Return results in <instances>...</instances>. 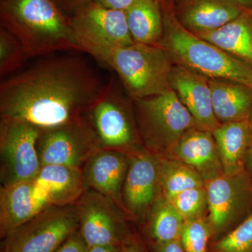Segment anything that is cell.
Masks as SVG:
<instances>
[{
	"label": "cell",
	"instance_id": "4",
	"mask_svg": "<svg viewBox=\"0 0 252 252\" xmlns=\"http://www.w3.org/2000/svg\"><path fill=\"white\" fill-rule=\"evenodd\" d=\"M91 56L117 73L133 99L171 90L170 77L175 63L162 46L134 43L102 50Z\"/></svg>",
	"mask_w": 252,
	"mask_h": 252
},
{
	"label": "cell",
	"instance_id": "34",
	"mask_svg": "<svg viewBox=\"0 0 252 252\" xmlns=\"http://www.w3.org/2000/svg\"><path fill=\"white\" fill-rule=\"evenodd\" d=\"M226 1L236 5L245 11L252 12V0H226Z\"/></svg>",
	"mask_w": 252,
	"mask_h": 252
},
{
	"label": "cell",
	"instance_id": "14",
	"mask_svg": "<svg viewBox=\"0 0 252 252\" xmlns=\"http://www.w3.org/2000/svg\"><path fill=\"white\" fill-rule=\"evenodd\" d=\"M77 209L81 235L89 248L116 245L118 220L109 198L94 192L86 193Z\"/></svg>",
	"mask_w": 252,
	"mask_h": 252
},
{
	"label": "cell",
	"instance_id": "12",
	"mask_svg": "<svg viewBox=\"0 0 252 252\" xmlns=\"http://www.w3.org/2000/svg\"><path fill=\"white\" fill-rule=\"evenodd\" d=\"M212 233L217 234L234 220L241 210L247 195L246 185L242 173L227 175L224 172L205 181Z\"/></svg>",
	"mask_w": 252,
	"mask_h": 252
},
{
	"label": "cell",
	"instance_id": "1",
	"mask_svg": "<svg viewBox=\"0 0 252 252\" xmlns=\"http://www.w3.org/2000/svg\"><path fill=\"white\" fill-rule=\"evenodd\" d=\"M111 81L78 52L39 58L1 81V119L28 123L41 130L77 122L103 97Z\"/></svg>",
	"mask_w": 252,
	"mask_h": 252
},
{
	"label": "cell",
	"instance_id": "8",
	"mask_svg": "<svg viewBox=\"0 0 252 252\" xmlns=\"http://www.w3.org/2000/svg\"><path fill=\"white\" fill-rule=\"evenodd\" d=\"M134 100L144 137L152 143L172 150L186 132L196 127L191 114L172 89Z\"/></svg>",
	"mask_w": 252,
	"mask_h": 252
},
{
	"label": "cell",
	"instance_id": "36",
	"mask_svg": "<svg viewBox=\"0 0 252 252\" xmlns=\"http://www.w3.org/2000/svg\"><path fill=\"white\" fill-rule=\"evenodd\" d=\"M120 252H144L136 244H127L123 246Z\"/></svg>",
	"mask_w": 252,
	"mask_h": 252
},
{
	"label": "cell",
	"instance_id": "29",
	"mask_svg": "<svg viewBox=\"0 0 252 252\" xmlns=\"http://www.w3.org/2000/svg\"><path fill=\"white\" fill-rule=\"evenodd\" d=\"M215 252H252V215L214 246Z\"/></svg>",
	"mask_w": 252,
	"mask_h": 252
},
{
	"label": "cell",
	"instance_id": "2",
	"mask_svg": "<svg viewBox=\"0 0 252 252\" xmlns=\"http://www.w3.org/2000/svg\"><path fill=\"white\" fill-rule=\"evenodd\" d=\"M1 27L22 45L28 59L57 53L81 52L70 18L54 0H1Z\"/></svg>",
	"mask_w": 252,
	"mask_h": 252
},
{
	"label": "cell",
	"instance_id": "6",
	"mask_svg": "<svg viewBox=\"0 0 252 252\" xmlns=\"http://www.w3.org/2000/svg\"><path fill=\"white\" fill-rule=\"evenodd\" d=\"M40 132L28 123L1 119V187L35 179L41 167L37 150Z\"/></svg>",
	"mask_w": 252,
	"mask_h": 252
},
{
	"label": "cell",
	"instance_id": "5",
	"mask_svg": "<svg viewBox=\"0 0 252 252\" xmlns=\"http://www.w3.org/2000/svg\"><path fill=\"white\" fill-rule=\"evenodd\" d=\"M79 225L77 208L52 206L7 236L3 252H54Z\"/></svg>",
	"mask_w": 252,
	"mask_h": 252
},
{
	"label": "cell",
	"instance_id": "31",
	"mask_svg": "<svg viewBox=\"0 0 252 252\" xmlns=\"http://www.w3.org/2000/svg\"><path fill=\"white\" fill-rule=\"evenodd\" d=\"M60 9L64 10L72 15L81 8L92 2L93 0H54Z\"/></svg>",
	"mask_w": 252,
	"mask_h": 252
},
{
	"label": "cell",
	"instance_id": "28",
	"mask_svg": "<svg viewBox=\"0 0 252 252\" xmlns=\"http://www.w3.org/2000/svg\"><path fill=\"white\" fill-rule=\"evenodd\" d=\"M211 233L210 223L203 217L185 221L180 235L185 252H207Z\"/></svg>",
	"mask_w": 252,
	"mask_h": 252
},
{
	"label": "cell",
	"instance_id": "10",
	"mask_svg": "<svg viewBox=\"0 0 252 252\" xmlns=\"http://www.w3.org/2000/svg\"><path fill=\"white\" fill-rule=\"evenodd\" d=\"M89 114L101 145L104 147L122 148L133 142L135 133L132 123L124 101L116 91L112 79L107 93Z\"/></svg>",
	"mask_w": 252,
	"mask_h": 252
},
{
	"label": "cell",
	"instance_id": "23",
	"mask_svg": "<svg viewBox=\"0 0 252 252\" xmlns=\"http://www.w3.org/2000/svg\"><path fill=\"white\" fill-rule=\"evenodd\" d=\"M134 42L160 46L164 34L163 16L157 0H135L126 11Z\"/></svg>",
	"mask_w": 252,
	"mask_h": 252
},
{
	"label": "cell",
	"instance_id": "15",
	"mask_svg": "<svg viewBox=\"0 0 252 252\" xmlns=\"http://www.w3.org/2000/svg\"><path fill=\"white\" fill-rule=\"evenodd\" d=\"M245 11L226 0H182L175 13L186 29L200 35L216 31Z\"/></svg>",
	"mask_w": 252,
	"mask_h": 252
},
{
	"label": "cell",
	"instance_id": "13",
	"mask_svg": "<svg viewBox=\"0 0 252 252\" xmlns=\"http://www.w3.org/2000/svg\"><path fill=\"white\" fill-rule=\"evenodd\" d=\"M32 182L33 196L40 212L72 201L86 184L79 168L58 165H43Z\"/></svg>",
	"mask_w": 252,
	"mask_h": 252
},
{
	"label": "cell",
	"instance_id": "19",
	"mask_svg": "<svg viewBox=\"0 0 252 252\" xmlns=\"http://www.w3.org/2000/svg\"><path fill=\"white\" fill-rule=\"evenodd\" d=\"M223 171L227 175L242 173L248 157L251 137L250 119L220 124L212 132Z\"/></svg>",
	"mask_w": 252,
	"mask_h": 252
},
{
	"label": "cell",
	"instance_id": "20",
	"mask_svg": "<svg viewBox=\"0 0 252 252\" xmlns=\"http://www.w3.org/2000/svg\"><path fill=\"white\" fill-rule=\"evenodd\" d=\"M39 212L33 196L32 181L1 187L0 195L1 237L9 236Z\"/></svg>",
	"mask_w": 252,
	"mask_h": 252
},
{
	"label": "cell",
	"instance_id": "17",
	"mask_svg": "<svg viewBox=\"0 0 252 252\" xmlns=\"http://www.w3.org/2000/svg\"><path fill=\"white\" fill-rule=\"evenodd\" d=\"M159 182L158 160L149 154H141L131 162L124 184V197L132 211H143L157 195Z\"/></svg>",
	"mask_w": 252,
	"mask_h": 252
},
{
	"label": "cell",
	"instance_id": "21",
	"mask_svg": "<svg viewBox=\"0 0 252 252\" xmlns=\"http://www.w3.org/2000/svg\"><path fill=\"white\" fill-rule=\"evenodd\" d=\"M212 106L220 124L250 119L252 89L224 79H209Z\"/></svg>",
	"mask_w": 252,
	"mask_h": 252
},
{
	"label": "cell",
	"instance_id": "18",
	"mask_svg": "<svg viewBox=\"0 0 252 252\" xmlns=\"http://www.w3.org/2000/svg\"><path fill=\"white\" fill-rule=\"evenodd\" d=\"M125 156L116 151L100 150L91 158L86 165L85 182L109 200H115L127 171Z\"/></svg>",
	"mask_w": 252,
	"mask_h": 252
},
{
	"label": "cell",
	"instance_id": "30",
	"mask_svg": "<svg viewBox=\"0 0 252 252\" xmlns=\"http://www.w3.org/2000/svg\"><path fill=\"white\" fill-rule=\"evenodd\" d=\"M88 250L89 247L81 235L74 233L54 252H87Z\"/></svg>",
	"mask_w": 252,
	"mask_h": 252
},
{
	"label": "cell",
	"instance_id": "38",
	"mask_svg": "<svg viewBox=\"0 0 252 252\" xmlns=\"http://www.w3.org/2000/svg\"><path fill=\"white\" fill-rule=\"evenodd\" d=\"M158 1H159V2L161 3L162 1H165V0H157Z\"/></svg>",
	"mask_w": 252,
	"mask_h": 252
},
{
	"label": "cell",
	"instance_id": "11",
	"mask_svg": "<svg viewBox=\"0 0 252 252\" xmlns=\"http://www.w3.org/2000/svg\"><path fill=\"white\" fill-rule=\"evenodd\" d=\"M170 86L191 114L197 128L212 132L220 125L214 112L208 78L175 64Z\"/></svg>",
	"mask_w": 252,
	"mask_h": 252
},
{
	"label": "cell",
	"instance_id": "32",
	"mask_svg": "<svg viewBox=\"0 0 252 252\" xmlns=\"http://www.w3.org/2000/svg\"><path fill=\"white\" fill-rule=\"evenodd\" d=\"M93 1L107 9L126 11L135 0H93Z\"/></svg>",
	"mask_w": 252,
	"mask_h": 252
},
{
	"label": "cell",
	"instance_id": "35",
	"mask_svg": "<svg viewBox=\"0 0 252 252\" xmlns=\"http://www.w3.org/2000/svg\"><path fill=\"white\" fill-rule=\"evenodd\" d=\"M87 252H118L116 245H102L89 248Z\"/></svg>",
	"mask_w": 252,
	"mask_h": 252
},
{
	"label": "cell",
	"instance_id": "16",
	"mask_svg": "<svg viewBox=\"0 0 252 252\" xmlns=\"http://www.w3.org/2000/svg\"><path fill=\"white\" fill-rule=\"evenodd\" d=\"M172 152L178 160L196 170L205 182L223 172L216 142L210 131L190 129Z\"/></svg>",
	"mask_w": 252,
	"mask_h": 252
},
{
	"label": "cell",
	"instance_id": "33",
	"mask_svg": "<svg viewBox=\"0 0 252 252\" xmlns=\"http://www.w3.org/2000/svg\"><path fill=\"white\" fill-rule=\"evenodd\" d=\"M158 252H185L180 242V239L168 242V243L157 244Z\"/></svg>",
	"mask_w": 252,
	"mask_h": 252
},
{
	"label": "cell",
	"instance_id": "22",
	"mask_svg": "<svg viewBox=\"0 0 252 252\" xmlns=\"http://www.w3.org/2000/svg\"><path fill=\"white\" fill-rule=\"evenodd\" d=\"M252 13L245 11L216 31L197 36L252 67Z\"/></svg>",
	"mask_w": 252,
	"mask_h": 252
},
{
	"label": "cell",
	"instance_id": "27",
	"mask_svg": "<svg viewBox=\"0 0 252 252\" xmlns=\"http://www.w3.org/2000/svg\"><path fill=\"white\" fill-rule=\"evenodd\" d=\"M166 199L175 207L185 221L203 217L207 207L205 186L189 189Z\"/></svg>",
	"mask_w": 252,
	"mask_h": 252
},
{
	"label": "cell",
	"instance_id": "3",
	"mask_svg": "<svg viewBox=\"0 0 252 252\" xmlns=\"http://www.w3.org/2000/svg\"><path fill=\"white\" fill-rule=\"evenodd\" d=\"M162 12L164 34L160 46L175 64L209 79L235 81L252 89V66L186 29L171 4L165 3Z\"/></svg>",
	"mask_w": 252,
	"mask_h": 252
},
{
	"label": "cell",
	"instance_id": "7",
	"mask_svg": "<svg viewBox=\"0 0 252 252\" xmlns=\"http://www.w3.org/2000/svg\"><path fill=\"white\" fill-rule=\"evenodd\" d=\"M70 22L81 52L90 56L102 50L135 43L129 31L126 11L107 9L92 1L76 11Z\"/></svg>",
	"mask_w": 252,
	"mask_h": 252
},
{
	"label": "cell",
	"instance_id": "26",
	"mask_svg": "<svg viewBox=\"0 0 252 252\" xmlns=\"http://www.w3.org/2000/svg\"><path fill=\"white\" fill-rule=\"evenodd\" d=\"M28 59L18 39L4 28H0V76L10 77L26 67Z\"/></svg>",
	"mask_w": 252,
	"mask_h": 252
},
{
	"label": "cell",
	"instance_id": "25",
	"mask_svg": "<svg viewBox=\"0 0 252 252\" xmlns=\"http://www.w3.org/2000/svg\"><path fill=\"white\" fill-rule=\"evenodd\" d=\"M151 219V233L157 244L180 239L185 220L165 197L156 201Z\"/></svg>",
	"mask_w": 252,
	"mask_h": 252
},
{
	"label": "cell",
	"instance_id": "24",
	"mask_svg": "<svg viewBox=\"0 0 252 252\" xmlns=\"http://www.w3.org/2000/svg\"><path fill=\"white\" fill-rule=\"evenodd\" d=\"M159 182L165 198L189 190L205 187L202 176L180 160H158Z\"/></svg>",
	"mask_w": 252,
	"mask_h": 252
},
{
	"label": "cell",
	"instance_id": "37",
	"mask_svg": "<svg viewBox=\"0 0 252 252\" xmlns=\"http://www.w3.org/2000/svg\"><path fill=\"white\" fill-rule=\"evenodd\" d=\"M250 126H251V137H250V147H249L247 158L248 160L249 165L252 168V120L250 121Z\"/></svg>",
	"mask_w": 252,
	"mask_h": 252
},
{
	"label": "cell",
	"instance_id": "9",
	"mask_svg": "<svg viewBox=\"0 0 252 252\" xmlns=\"http://www.w3.org/2000/svg\"><path fill=\"white\" fill-rule=\"evenodd\" d=\"M101 147L94 127L84 119L41 130L37 142L41 166L58 165L79 168L83 162L100 151Z\"/></svg>",
	"mask_w": 252,
	"mask_h": 252
}]
</instances>
